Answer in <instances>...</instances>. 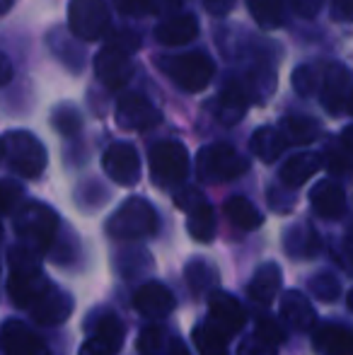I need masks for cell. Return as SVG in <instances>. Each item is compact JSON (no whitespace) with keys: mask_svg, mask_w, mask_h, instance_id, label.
Returning a JSON list of instances; mask_svg holds the SVG:
<instances>
[{"mask_svg":"<svg viewBox=\"0 0 353 355\" xmlns=\"http://www.w3.org/2000/svg\"><path fill=\"white\" fill-rule=\"evenodd\" d=\"M193 341L201 355H227V336L211 322L193 329Z\"/></svg>","mask_w":353,"mask_h":355,"instance_id":"cell-31","label":"cell"},{"mask_svg":"<svg viewBox=\"0 0 353 355\" xmlns=\"http://www.w3.org/2000/svg\"><path fill=\"white\" fill-rule=\"evenodd\" d=\"M187 230L198 242H211L216 237V215H213V208L206 201L187 211Z\"/></svg>","mask_w":353,"mask_h":355,"instance_id":"cell-27","label":"cell"},{"mask_svg":"<svg viewBox=\"0 0 353 355\" xmlns=\"http://www.w3.org/2000/svg\"><path fill=\"white\" fill-rule=\"evenodd\" d=\"M208 317H211L213 327L225 336L237 334L247 322L245 307L230 293H223V290H213L211 297H208Z\"/></svg>","mask_w":353,"mask_h":355,"instance_id":"cell-15","label":"cell"},{"mask_svg":"<svg viewBox=\"0 0 353 355\" xmlns=\"http://www.w3.org/2000/svg\"><path fill=\"white\" fill-rule=\"evenodd\" d=\"M203 201V196H201V191L198 189H182V191L175 196V206L179 208V211H191L193 206H198V203Z\"/></svg>","mask_w":353,"mask_h":355,"instance_id":"cell-42","label":"cell"},{"mask_svg":"<svg viewBox=\"0 0 353 355\" xmlns=\"http://www.w3.org/2000/svg\"><path fill=\"white\" fill-rule=\"evenodd\" d=\"M49 285L51 283H49L46 273L39 268L34 254H29L22 247L10 252L8 295L17 307H29Z\"/></svg>","mask_w":353,"mask_h":355,"instance_id":"cell-3","label":"cell"},{"mask_svg":"<svg viewBox=\"0 0 353 355\" xmlns=\"http://www.w3.org/2000/svg\"><path fill=\"white\" fill-rule=\"evenodd\" d=\"M198 37V22L193 15H175L155 27V39L165 46H184Z\"/></svg>","mask_w":353,"mask_h":355,"instance_id":"cell-19","label":"cell"},{"mask_svg":"<svg viewBox=\"0 0 353 355\" xmlns=\"http://www.w3.org/2000/svg\"><path fill=\"white\" fill-rule=\"evenodd\" d=\"M310 203L315 208V213L325 220H339L346 213V191L341 184L325 179V182H317L310 191Z\"/></svg>","mask_w":353,"mask_h":355,"instance_id":"cell-18","label":"cell"},{"mask_svg":"<svg viewBox=\"0 0 353 355\" xmlns=\"http://www.w3.org/2000/svg\"><path fill=\"white\" fill-rule=\"evenodd\" d=\"M117 123L123 131H150L162 121V114L155 104H150L141 94H123L117 104Z\"/></svg>","mask_w":353,"mask_h":355,"instance_id":"cell-12","label":"cell"},{"mask_svg":"<svg viewBox=\"0 0 353 355\" xmlns=\"http://www.w3.org/2000/svg\"><path fill=\"white\" fill-rule=\"evenodd\" d=\"M310 293L315 295L317 300H322V302H334L341 293V285L332 273H317L310 281Z\"/></svg>","mask_w":353,"mask_h":355,"instance_id":"cell-36","label":"cell"},{"mask_svg":"<svg viewBox=\"0 0 353 355\" xmlns=\"http://www.w3.org/2000/svg\"><path fill=\"white\" fill-rule=\"evenodd\" d=\"M211 12H227L232 8V0H206Z\"/></svg>","mask_w":353,"mask_h":355,"instance_id":"cell-45","label":"cell"},{"mask_svg":"<svg viewBox=\"0 0 353 355\" xmlns=\"http://www.w3.org/2000/svg\"><path fill=\"white\" fill-rule=\"evenodd\" d=\"M286 138V143H295V145H307L320 136V123L310 116H288L283 121V126L278 128Z\"/></svg>","mask_w":353,"mask_h":355,"instance_id":"cell-29","label":"cell"},{"mask_svg":"<svg viewBox=\"0 0 353 355\" xmlns=\"http://www.w3.org/2000/svg\"><path fill=\"white\" fill-rule=\"evenodd\" d=\"M0 157L15 174L24 179H37L46 169V148L29 131H10L0 138Z\"/></svg>","mask_w":353,"mask_h":355,"instance_id":"cell-2","label":"cell"},{"mask_svg":"<svg viewBox=\"0 0 353 355\" xmlns=\"http://www.w3.org/2000/svg\"><path fill=\"white\" fill-rule=\"evenodd\" d=\"M293 87L302 97H310L320 87V71L315 66H300L293 71Z\"/></svg>","mask_w":353,"mask_h":355,"instance_id":"cell-37","label":"cell"},{"mask_svg":"<svg viewBox=\"0 0 353 355\" xmlns=\"http://www.w3.org/2000/svg\"><path fill=\"white\" fill-rule=\"evenodd\" d=\"M257 336H261L264 341L273 343V346H281V343L286 341V334H283V329L268 317L259 319V324H257Z\"/></svg>","mask_w":353,"mask_h":355,"instance_id":"cell-40","label":"cell"},{"mask_svg":"<svg viewBox=\"0 0 353 355\" xmlns=\"http://www.w3.org/2000/svg\"><path fill=\"white\" fill-rule=\"evenodd\" d=\"M281 317L286 319L291 327H295L298 331H307L315 324V307L312 302L298 290H288L281 297Z\"/></svg>","mask_w":353,"mask_h":355,"instance_id":"cell-22","label":"cell"},{"mask_svg":"<svg viewBox=\"0 0 353 355\" xmlns=\"http://www.w3.org/2000/svg\"><path fill=\"white\" fill-rule=\"evenodd\" d=\"M51 123L61 136H76L83 126V119L76 107H71V104H58L51 114Z\"/></svg>","mask_w":353,"mask_h":355,"instance_id":"cell-32","label":"cell"},{"mask_svg":"<svg viewBox=\"0 0 353 355\" xmlns=\"http://www.w3.org/2000/svg\"><path fill=\"white\" fill-rule=\"evenodd\" d=\"M0 237H3V227H0Z\"/></svg>","mask_w":353,"mask_h":355,"instance_id":"cell-48","label":"cell"},{"mask_svg":"<svg viewBox=\"0 0 353 355\" xmlns=\"http://www.w3.org/2000/svg\"><path fill=\"white\" fill-rule=\"evenodd\" d=\"M247 107H250V99H247L242 85H227L213 102L216 119L221 123H225V126H235L237 121H242Z\"/></svg>","mask_w":353,"mask_h":355,"instance_id":"cell-20","label":"cell"},{"mask_svg":"<svg viewBox=\"0 0 353 355\" xmlns=\"http://www.w3.org/2000/svg\"><path fill=\"white\" fill-rule=\"evenodd\" d=\"M198 177L203 182H232L250 169V162L225 143H213L198 150Z\"/></svg>","mask_w":353,"mask_h":355,"instance_id":"cell-7","label":"cell"},{"mask_svg":"<svg viewBox=\"0 0 353 355\" xmlns=\"http://www.w3.org/2000/svg\"><path fill=\"white\" fill-rule=\"evenodd\" d=\"M138 49L136 34H119L94 56V73L109 89H119L133 73L131 53Z\"/></svg>","mask_w":353,"mask_h":355,"instance_id":"cell-5","label":"cell"},{"mask_svg":"<svg viewBox=\"0 0 353 355\" xmlns=\"http://www.w3.org/2000/svg\"><path fill=\"white\" fill-rule=\"evenodd\" d=\"M184 278H187V283L193 295H203V293H211V290L216 288L218 271L206 261V259H193V261H189L187 268H184Z\"/></svg>","mask_w":353,"mask_h":355,"instance_id":"cell-28","label":"cell"},{"mask_svg":"<svg viewBox=\"0 0 353 355\" xmlns=\"http://www.w3.org/2000/svg\"><path fill=\"white\" fill-rule=\"evenodd\" d=\"M278 346H273V343L264 341L261 336H252L247 338V341L240 343V348H237V355H276Z\"/></svg>","mask_w":353,"mask_h":355,"instance_id":"cell-39","label":"cell"},{"mask_svg":"<svg viewBox=\"0 0 353 355\" xmlns=\"http://www.w3.org/2000/svg\"><path fill=\"white\" fill-rule=\"evenodd\" d=\"M320 94H322V107L329 114L339 116V114L349 112V97H351V73L341 63H329L320 75Z\"/></svg>","mask_w":353,"mask_h":355,"instance_id":"cell-11","label":"cell"},{"mask_svg":"<svg viewBox=\"0 0 353 355\" xmlns=\"http://www.w3.org/2000/svg\"><path fill=\"white\" fill-rule=\"evenodd\" d=\"M332 15H334V19H339V22H349L351 19V0H334V5H332Z\"/></svg>","mask_w":353,"mask_h":355,"instance_id":"cell-43","label":"cell"},{"mask_svg":"<svg viewBox=\"0 0 353 355\" xmlns=\"http://www.w3.org/2000/svg\"><path fill=\"white\" fill-rule=\"evenodd\" d=\"M179 0H123L119 3V8H123L126 12H143V15H162L177 10Z\"/></svg>","mask_w":353,"mask_h":355,"instance_id":"cell-35","label":"cell"},{"mask_svg":"<svg viewBox=\"0 0 353 355\" xmlns=\"http://www.w3.org/2000/svg\"><path fill=\"white\" fill-rule=\"evenodd\" d=\"M148 164H150V177L155 187L170 189L184 182L189 172V153L182 143L162 141L153 145L148 153Z\"/></svg>","mask_w":353,"mask_h":355,"instance_id":"cell-8","label":"cell"},{"mask_svg":"<svg viewBox=\"0 0 353 355\" xmlns=\"http://www.w3.org/2000/svg\"><path fill=\"white\" fill-rule=\"evenodd\" d=\"M157 230L155 208L146 198H128L112 218L107 220V234L114 239L133 242V239H146Z\"/></svg>","mask_w":353,"mask_h":355,"instance_id":"cell-6","label":"cell"},{"mask_svg":"<svg viewBox=\"0 0 353 355\" xmlns=\"http://www.w3.org/2000/svg\"><path fill=\"white\" fill-rule=\"evenodd\" d=\"M12 3L15 0H0V15H5L10 8H12Z\"/></svg>","mask_w":353,"mask_h":355,"instance_id":"cell-47","label":"cell"},{"mask_svg":"<svg viewBox=\"0 0 353 355\" xmlns=\"http://www.w3.org/2000/svg\"><path fill=\"white\" fill-rule=\"evenodd\" d=\"M250 148L261 162H276V159L283 155V150L288 148V143L278 128L261 126L259 131H255V136H252Z\"/></svg>","mask_w":353,"mask_h":355,"instance_id":"cell-25","label":"cell"},{"mask_svg":"<svg viewBox=\"0 0 353 355\" xmlns=\"http://www.w3.org/2000/svg\"><path fill=\"white\" fill-rule=\"evenodd\" d=\"M160 355H189V351L184 348V343H179V341H175V338H172V341L167 343V348Z\"/></svg>","mask_w":353,"mask_h":355,"instance_id":"cell-46","label":"cell"},{"mask_svg":"<svg viewBox=\"0 0 353 355\" xmlns=\"http://www.w3.org/2000/svg\"><path fill=\"white\" fill-rule=\"evenodd\" d=\"M322 167V155L317 153H298L281 167V182L288 189H298L310 182Z\"/></svg>","mask_w":353,"mask_h":355,"instance_id":"cell-21","label":"cell"},{"mask_svg":"<svg viewBox=\"0 0 353 355\" xmlns=\"http://www.w3.org/2000/svg\"><path fill=\"white\" fill-rule=\"evenodd\" d=\"M123 336H126V329L117 314L102 312L89 324V336L78 355H117L123 346Z\"/></svg>","mask_w":353,"mask_h":355,"instance_id":"cell-10","label":"cell"},{"mask_svg":"<svg viewBox=\"0 0 353 355\" xmlns=\"http://www.w3.org/2000/svg\"><path fill=\"white\" fill-rule=\"evenodd\" d=\"M10 80H12V63L5 53H0V87H5Z\"/></svg>","mask_w":353,"mask_h":355,"instance_id":"cell-44","label":"cell"},{"mask_svg":"<svg viewBox=\"0 0 353 355\" xmlns=\"http://www.w3.org/2000/svg\"><path fill=\"white\" fill-rule=\"evenodd\" d=\"M102 167L107 177L114 184L121 187H133L141 179V157H138L136 148L128 143H114L102 155Z\"/></svg>","mask_w":353,"mask_h":355,"instance_id":"cell-13","label":"cell"},{"mask_svg":"<svg viewBox=\"0 0 353 355\" xmlns=\"http://www.w3.org/2000/svg\"><path fill=\"white\" fill-rule=\"evenodd\" d=\"M225 215L227 220H230L235 227L240 230H247V232H252V230L261 227V223H264V215L255 208V203L250 201V198L245 196H232L225 201Z\"/></svg>","mask_w":353,"mask_h":355,"instance_id":"cell-26","label":"cell"},{"mask_svg":"<svg viewBox=\"0 0 353 355\" xmlns=\"http://www.w3.org/2000/svg\"><path fill=\"white\" fill-rule=\"evenodd\" d=\"M293 8V12L298 15V17L302 19H312L320 15L322 5H325V0H288Z\"/></svg>","mask_w":353,"mask_h":355,"instance_id":"cell-41","label":"cell"},{"mask_svg":"<svg viewBox=\"0 0 353 355\" xmlns=\"http://www.w3.org/2000/svg\"><path fill=\"white\" fill-rule=\"evenodd\" d=\"M27 309H29V317L37 324L58 327V324H63L73 314V297L68 293H63V290L49 285Z\"/></svg>","mask_w":353,"mask_h":355,"instance_id":"cell-14","label":"cell"},{"mask_svg":"<svg viewBox=\"0 0 353 355\" xmlns=\"http://www.w3.org/2000/svg\"><path fill=\"white\" fill-rule=\"evenodd\" d=\"M286 249H288L291 257H315L317 249H320V237H317V232H312V230L298 227L295 230V242L288 239Z\"/></svg>","mask_w":353,"mask_h":355,"instance_id":"cell-34","label":"cell"},{"mask_svg":"<svg viewBox=\"0 0 353 355\" xmlns=\"http://www.w3.org/2000/svg\"><path fill=\"white\" fill-rule=\"evenodd\" d=\"M68 27L80 42H99L112 27V12L107 0H71Z\"/></svg>","mask_w":353,"mask_h":355,"instance_id":"cell-9","label":"cell"},{"mask_svg":"<svg viewBox=\"0 0 353 355\" xmlns=\"http://www.w3.org/2000/svg\"><path fill=\"white\" fill-rule=\"evenodd\" d=\"M22 187L12 179H0V213H12L22 201Z\"/></svg>","mask_w":353,"mask_h":355,"instance_id":"cell-38","label":"cell"},{"mask_svg":"<svg viewBox=\"0 0 353 355\" xmlns=\"http://www.w3.org/2000/svg\"><path fill=\"white\" fill-rule=\"evenodd\" d=\"M283 283V273L276 263H264L259 271L255 273L250 283V297L259 304H268L273 302V297L278 295Z\"/></svg>","mask_w":353,"mask_h":355,"instance_id":"cell-23","label":"cell"},{"mask_svg":"<svg viewBox=\"0 0 353 355\" xmlns=\"http://www.w3.org/2000/svg\"><path fill=\"white\" fill-rule=\"evenodd\" d=\"M175 295L162 283H146L133 295V307L148 319H165L175 309Z\"/></svg>","mask_w":353,"mask_h":355,"instance_id":"cell-17","label":"cell"},{"mask_svg":"<svg viewBox=\"0 0 353 355\" xmlns=\"http://www.w3.org/2000/svg\"><path fill=\"white\" fill-rule=\"evenodd\" d=\"M247 10L264 29H276L283 24L286 3L283 0H247Z\"/></svg>","mask_w":353,"mask_h":355,"instance_id":"cell-30","label":"cell"},{"mask_svg":"<svg viewBox=\"0 0 353 355\" xmlns=\"http://www.w3.org/2000/svg\"><path fill=\"white\" fill-rule=\"evenodd\" d=\"M58 232V215L44 203H27L15 215V234L22 249L34 257H44L51 249Z\"/></svg>","mask_w":353,"mask_h":355,"instance_id":"cell-1","label":"cell"},{"mask_svg":"<svg viewBox=\"0 0 353 355\" xmlns=\"http://www.w3.org/2000/svg\"><path fill=\"white\" fill-rule=\"evenodd\" d=\"M353 338L351 331L339 324H332L317 331L315 336V351L320 355H353Z\"/></svg>","mask_w":353,"mask_h":355,"instance_id":"cell-24","label":"cell"},{"mask_svg":"<svg viewBox=\"0 0 353 355\" xmlns=\"http://www.w3.org/2000/svg\"><path fill=\"white\" fill-rule=\"evenodd\" d=\"M0 348L5 355H49L46 343L42 341V336L32 331L29 327H24L17 319H10L0 329Z\"/></svg>","mask_w":353,"mask_h":355,"instance_id":"cell-16","label":"cell"},{"mask_svg":"<svg viewBox=\"0 0 353 355\" xmlns=\"http://www.w3.org/2000/svg\"><path fill=\"white\" fill-rule=\"evenodd\" d=\"M157 71H162L172 83L184 92H201L211 85L213 75H216V66L213 61L201 51H189L177 53V56H160L155 61Z\"/></svg>","mask_w":353,"mask_h":355,"instance_id":"cell-4","label":"cell"},{"mask_svg":"<svg viewBox=\"0 0 353 355\" xmlns=\"http://www.w3.org/2000/svg\"><path fill=\"white\" fill-rule=\"evenodd\" d=\"M170 341H172V336L162 327H148L146 331L138 336V351H143L146 355H160Z\"/></svg>","mask_w":353,"mask_h":355,"instance_id":"cell-33","label":"cell"}]
</instances>
